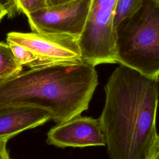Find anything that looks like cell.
I'll return each instance as SVG.
<instances>
[{"label": "cell", "mask_w": 159, "mask_h": 159, "mask_svg": "<svg viewBox=\"0 0 159 159\" xmlns=\"http://www.w3.org/2000/svg\"><path fill=\"white\" fill-rule=\"evenodd\" d=\"M78 38L65 34L11 32L7 42H14L31 50L39 63H78L83 61ZM37 64V63H36Z\"/></svg>", "instance_id": "obj_5"}, {"label": "cell", "mask_w": 159, "mask_h": 159, "mask_svg": "<svg viewBox=\"0 0 159 159\" xmlns=\"http://www.w3.org/2000/svg\"><path fill=\"white\" fill-rule=\"evenodd\" d=\"M98 83L95 66L83 61L37 63L0 79V109L37 107L60 124L88 109Z\"/></svg>", "instance_id": "obj_2"}, {"label": "cell", "mask_w": 159, "mask_h": 159, "mask_svg": "<svg viewBox=\"0 0 159 159\" xmlns=\"http://www.w3.org/2000/svg\"><path fill=\"white\" fill-rule=\"evenodd\" d=\"M158 80L120 65L104 87L99 118L109 159H145L158 134Z\"/></svg>", "instance_id": "obj_1"}, {"label": "cell", "mask_w": 159, "mask_h": 159, "mask_svg": "<svg viewBox=\"0 0 159 159\" xmlns=\"http://www.w3.org/2000/svg\"><path fill=\"white\" fill-rule=\"evenodd\" d=\"M117 0H91L78 42L83 62L94 66L117 63L114 16Z\"/></svg>", "instance_id": "obj_4"}, {"label": "cell", "mask_w": 159, "mask_h": 159, "mask_svg": "<svg viewBox=\"0 0 159 159\" xmlns=\"http://www.w3.org/2000/svg\"><path fill=\"white\" fill-rule=\"evenodd\" d=\"M154 1H155L156 2H157L159 4V0H154Z\"/></svg>", "instance_id": "obj_17"}, {"label": "cell", "mask_w": 159, "mask_h": 159, "mask_svg": "<svg viewBox=\"0 0 159 159\" xmlns=\"http://www.w3.org/2000/svg\"><path fill=\"white\" fill-rule=\"evenodd\" d=\"M16 60L22 65L31 66L39 62L38 57L27 47L14 42H7Z\"/></svg>", "instance_id": "obj_11"}, {"label": "cell", "mask_w": 159, "mask_h": 159, "mask_svg": "<svg viewBox=\"0 0 159 159\" xmlns=\"http://www.w3.org/2000/svg\"><path fill=\"white\" fill-rule=\"evenodd\" d=\"M71 1H73V0H47V4H48V6H55V5L65 3Z\"/></svg>", "instance_id": "obj_16"}, {"label": "cell", "mask_w": 159, "mask_h": 159, "mask_svg": "<svg viewBox=\"0 0 159 159\" xmlns=\"http://www.w3.org/2000/svg\"><path fill=\"white\" fill-rule=\"evenodd\" d=\"M143 0H117L113 21L115 29L124 19L134 14L141 7Z\"/></svg>", "instance_id": "obj_10"}, {"label": "cell", "mask_w": 159, "mask_h": 159, "mask_svg": "<svg viewBox=\"0 0 159 159\" xmlns=\"http://www.w3.org/2000/svg\"><path fill=\"white\" fill-rule=\"evenodd\" d=\"M7 43L0 42V79L8 78L22 70Z\"/></svg>", "instance_id": "obj_9"}, {"label": "cell", "mask_w": 159, "mask_h": 159, "mask_svg": "<svg viewBox=\"0 0 159 159\" xmlns=\"http://www.w3.org/2000/svg\"><path fill=\"white\" fill-rule=\"evenodd\" d=\"M12 5L26 16L48 6L47 0H12Z\"/></svg>", "instance_id": "obj_12"}, {"label": "cell", "mask_w": 159, "mask_h": 159, "mask_svg": "<svg viewBox=\"0 0 159 159\" xmlns=\"http://www.w3.org/2000/svg\"><path fill=\"white\" fill-rule=\"evenodd\" d=\"M52 119L47 111L30 106H11L0 109V140H8L27 129Z\"/></svg>", "instance_id": "obj_8"}, {"label": "cell", "mask_w": 159, "mask_h": 159, "mask_svg": "<svg viewBox=\"0 0 159 159\" xmlns=\"http://www.w3.org/2000/svg\"><path fill=\"white\" fill-rule=\"evenodd\" d=\"M47 142L58 147L106 145L99 119L80 116L57 124L47 134Z\"/></svg>", "instance_id": "obj_7"}, {"label": "cell", "mask_w": 159, "mask_h": 159, "mask_svg": "<svg viewBox=\"0 0 159 159\" xmlns=\"http://www.w3.org/2000/svg\"><path fill=\"white\" fill-rule=\"evenodd\" d=\"M145 159H159V135H157Z\"/></svg>", "instance_id": "obj_13"}, {"label": "cell", "mask_w": 159, "mask_h": 159, "mask_svg": "<svg viewBox=\"0 0 159 159\" xmlns=\"http://www.w3.org/2000/svg\"><path fill=\"white\" fill-rule=\"evenodd\" d=\"M7 142V140H0V159H10L6 148Z\"/></svg>", "instance_id": "obj_14"}, {"label": "cell", "mask_w": 159, "mask_h": 159, "mask_svg": "<svg viewBox=\"0 0 159 159\" xmlns=\"http://www.w3.org/2000/svg\"><path fill=\"white\" fill-rule=\"evenodd\" d=\"M91 0H73L47 6L27 16L32 31L65 34L79 39L89 13Z\"/></svg>", "instance_id": "obj_6"}, {"label": "cell", "mask_w": 159, "mask_h": 159, "mask_svg": "<svg viewBox=\"0 0 159 159\" xmlns=\"http://www.w3.org/2000/svg\"><path fill=\"white\" fill-rule=\"evenodd\" d=\"M117 63L159 80V4L143 0L140 9L115 29Z\"/></svg>", "instance_id": "obj_3"}, {"label": "cell", "mask_w": 159, "mask_h": 159, "mask_svg": "<svg viewBox=\"0 0 159 159\" xmlns=\"http://www.w3.org/2000/svg\"><path fill=\"white\" fill-rule=\"evenodd\" d=\"M8 12L9 10L6 6L2 3L1 0H0V21L2 18L8 13Z\"/></svg>", "instance_id": "obj_15"}]
</instances>
